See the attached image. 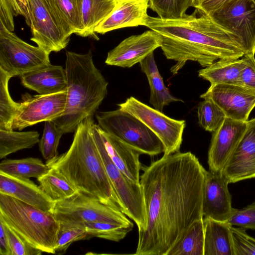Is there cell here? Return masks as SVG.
<instances>
[{
	"label": "cell",
	"instance_id": "obj_21",
	"mask_svg": "<svg viewBox=\"0 0 255 255\" xmlns=\"http://www.w3.org/2000/svg\"><path fill=\"white\" fill-rule=\"evenodd\" d=\"M22 84L39 95H49L67 90L65 69L51 63L23 74Z\"/></svg>",
	"mask_w": 255,
	"mask_h": 255
},
{
	"label": "cell",
	"instance_id": "obj_41",
	"mask_svg": "<svg viewBox=\"0 0 255 255\" xmlns=\"http://www.w3.org/2000/svg\"><path fill=\"white\" fill-rule=\"evenodd\" d=\"M18 15L21 12L15 0H0V26L13 32V17Z\"/></svg>",
	"mask_w": 255,
	"mask_h": 255
},
{
	"label": "cell",
	"instance_id": "obj_36",
	"mask_svg": "<svg viewBox=\"0 0 255 255\" xmlns=\"http://www.w3.org/2000/svg\"><path fill=\"white\" fill-rule=\"evenodd\" d=\"M192 0H149V7L163 19H177L184 16L191 6Z\"/></svg>",
	"mask_w": 255,
	"mask_h": 255
},
{
	"label": "cell",
	"instance_id": "obj_37",
	"mask_svg": "<svg viewBox=\"0 0 255 255\" xmlns=\"http://www.w3.org/2000/svg\"><path fill=\"white\" fill-rule=\"evenodd\" d=\"M87 239L84 226H68L60 224L55 247L56 253H65L74 242Z\"/></svg>",
	"mask_w": 255,
	"mask_h": 255
},
{
	"label": "cell",
	"instance_id": "obj_14",
	"mask_svg": "<svg viewBox=\"0 0 255 255\" xmlns=\"http://www.w3.org/2000/svg\"><path fill=\"white\" fill-rule=\"evenodd\" d=\"M200 98L211 100L226 117L239 121L247 122L255 107V93L238 85H211Z\"/></svg>",
	"mask_w": 255,
	"mask_h": 255
},
{
	"label": "cell",
	"instance_id": "obj_3",
	"mask_svg": "<svg viewBox=\"0 0 255 255\" xmlns=\"http://www.w3.org/2000/svg\"><path fill=\"white\" fill-rule=\"evenodd\" d=\"M94 123L92 116L83 120L74 132L69 149L46 164L58 170L77 191L120 209L93 137Z\"/></svg>",
	"mask_w": 255,
	"mask_h": 255
},
{
	"label": "cell",
	"instance_id": "obj_30",
	"mask_svg": "<svg viewBox=\"0 0 255 255\" xmlns=\"http://www.w3.org/2000/svg\"><path fill=\"white\" fill-rule=\"evenodd\" d=\"M37 131L0 129V159L20 150L31 148L39 142Z\"/></svg>",
	"mask_w": 255,
	"mask_h": 255
},
{
	"label": "cell",
	"instance_id": "obj_24",
	"mask_svg": "<svg viewBox=\"0 0 255 255\" xmlns=\"http://www.w3.org/2000/svg\"><path fill=\"white\" fill-rule=\"evenodd\" d=\"M141 71L147 77L150 93L149 103L153 108L162 112L165 106L182 100L172 96L164 85L156 64L153 52L150 53L140 63Z\"/></svg>",
	"mask_w": 255,
	"mask_h": 255
},
{
	"label": "cell",
	"instance_id": "obj_23",
	"mask_svg": "<svg viewBox=\"0 0 255 255\" xmlns=\"http://www.w3.org/2000/svg\"><path fill=\"white\" fill-rule=\"evenodd\" d=\"M204 255H234L231 226L226 222L203 218Z\"/></svg>",
	"mask_w": 255,
	"mask_h": 255
},
{
	"label": "cell",
	"instance_id": "obj_43",
	"mask_svg": "<svg viewBox=\"0 0 255 255\" xmlns=\"http://www.w3.org/2000/svg\"><path fill=\"white\" fill-rule=\"evenodd\" d=\"M231 0H192L191 6L209 16Z\"/></svg>",
	"mask_w": 255,
	"mask_h": 255
},
{
	"label": "cell",
	"instance_id": "obj_26",
	"mask_svg": "<svg viewBox=\"0 0 255 255\" xmlns=\"http://www.w3.org/2000/svg\"><path fill=\"white\" fill-rule=\"evenodd\" d=\"M246 66L243 57L236 59H219L198 71V76L209 81L211 85L217 84L239 85L242 70Z\"/></svg>",
	"mask_w": 255,
	"mask_h": 255
},
{
	"label": "cell",
	"instance_id": "obj_7",
	"mask_svg": "<svg viewBox=\"0 0 255 255\" xmlns=\"http://www.w3.org/2000/svg\"><path fill=\"white\" fill-rule=\"evenodd\" d=\"M52 214L60 224L68 226H85L87 223L97 222L132 223L120 209L79 191L56 202Z\"/></svg>",
	"mask_w": 255,
	"mask_h": 255
},
{
	"label": "cell",
	"instance_id": "obj_34",
	"mask_svg": "<svg viewBox=\"0 0 255 255\" xmlns=\"http://www.w3.org/2000/svg\"><path fill=\"white\" fill-rule=\"evenodd\" d=\"M198 123L205 130L215 131L222 124L226 116L214 102L204 99L197 108Z\"/></svg>",
	"mask_w": 255,
	"mask_h": 255
},
{
	"label": "cell",
	"instance_id": "obj_18",
	"mask_svg": "<svg viewBox=\"0 0 255 255\" xmlns=\"http://www.w3.org/2000/svg\"><path fill=\"white\" fill-rule=\"evenodd\" d=\"M229 183L221 173L207 171L203 191V218L227 222L234 208L228 189Z\"/></svg>",
	"mask_w": 255,
	"mask_h": 255
},
{
	"label": "cell",
	"instance_id": "obj_2",
	"mask_svg": "<svg viewBox=\"0 0 255 255\" xmlns=\"http://www.w3.org/2000/svg\"><path fill=\"white\" fill-rule=\"evenodd\" d=\"M144 26L159 35L166 59L176 62L170 69L173 74L188 61L205 67L219 59H236L244 55L233 35L196 9L177 19L148 16Z\"/></svg>",
	"mask_w": 255,
	"mask_h": 255
},
{
	"label": "cell",
	"instance_id": "obj_8",
	"mask_svg": "<svg viewBox=\"0 0 255 255\" xmlns=\"http://www.w3.org/2000/svg\"><path fill=\"white\" fill-rule=\"evenodd\" d=\"M92 133L120 210L135 222L138 232L144 231L147 225V214L140 183L129 179L112 161L105 148L100 127L95 123L92 126Z\"/></svg>",
	"mask_w": 255,
	"mask_h": 255
},
{
	"label": "cell",
	"instance_id": "obj_39",
	"mask_svg": "<svg viewBox=\"0 0 255 255\" xmlns=\"http://www.w3.org/2000/svg\"><path fill=\"white\" fill-rule=\"evenodd\" d=\"M4 224L11 255H39L42 254V251L30 245L9 226Z\"/></svg>",
	"mask_w": 255,
	"mask_h": 255
},
{
	"label": "cell",
	"instance_id": "obj_19",
	"mask_svg": "<svg viewBox=\"0 0 255 255\" xmlns=\"http://www.w3.org/2000/svg\"><path fill=\"white\" fill-rule=\"evenodd\" d=\"M0 193L52 213L55 202L29 178L0 172Z\"/></svg>",
	"mask_w": 255,
	"mask_h": 255
},
{
	"label": "cell",
	"instance_id": "obj_22",
	"mask_svg": "<svg viewBox=\"0 0 255 255\" xmlns=\"http://www.w3.org/2000/svg\"><path fill=\"white\" fill-rule=\"evenodd\" d=\"M100 131L105 148L114 163L129 179L140 183L141 166L139 157L141 153L106 133L100 127Z\"/></svg>",
	"mask_w": 255,
	"mask_h": 255
},
{
	"label": "cell",
	"instance_id": "obj_28",
	"mask_svg": "<svg viewBox=\"0 0 255 255\" xmlns=\"http://www.w3.org/2000/svg\"><path fill=\"white\" fill-rule=\"evenodd\" d=\"M203 219L195 221L166 255H204Z\"/></svg>",
	"mask_w": 255,
	"mask_h": 255
},
{
	"label": "cell",
	"instance_id": "obj_35",
	"mask_svg": "<svg viewBox=\"0 0 255 255\" xmlns=\"http://www.w3.org/2000/svg\"><path fill=\"white\" fill-rule=\"evenodd\" d=\"M64 134L53 121L45 122L42 136L38 143L39 150L46 161L58 156L60 140Z\"/></svg>",
	"mask_w": 255,
	"mask_h": 255
},
{
	"label": "cell",
	"instance_id": "obj_38",
	"mask_svg": "<svg viewBox=\"0 0 255 255\" xmlns=\"http://www.w3.org/2000/svg\"><path fill=\"white\" fill-rule=\"evenodd\" d=\"M231 229L234 255H255V239L240 227Z\"/></svg>",
	"mask_w": 255,
	"mask_h": 255
},
{
	"label": "cell",
	"instance_id": "obj_42",
	"mask_svg": "<svg viewBox=\"0 0 255 255\" xmlns=\"http://www.w3.org/2000/svg\"><path fill=\"white\" fill-rule=\"evenodd\" d=\"M243 58L246 62V66L241 73L239 85L255 93V55H245Z\"/></svg>",
	"mask_w": 255,
	"mask_h": 255
},
{
	"label": "cell",
	"instance_id": "obj_16",
	"mask_svg": "<svg viewBox=\"0 0 255 255\" xmlns=\"http://www.w3.org/2000/svg\"><path fill=\"white\" fill-rule=\"evenodd\" d=\"M160 46L159 35L152 30H147L123 40L108 53L105 63L110 66L130 68L139 63Z\"/></svg>",
	"mask_w": 255,
	"mask_h": 255
},
{
	"label": "cell",
	"instance_id": "obj_33",
	"mask_svg": "<svg viewBox=\"0 0 255 255\" xmlns=\"http://www.w3.org/2000/svg\"><path fill=\"white\" fill-rule=\"evenodd\" d=\"M87 239L98 237L119 242L123 239L133 227V223L121 224L108 222H91L85 224Z\"/></svg>",
	"mask_w": 255,
	"mask_h": 255
},
{
	"label": "cell",
	"instance_id": "obj_15",
	"mask_svg": "<svg viewBox=\"0 0 255 255\" xmlns=\"http://www.w3.org/2000/svg\"><path fill=\"white\" fill-rule=\"evenodd\" d=\"M221 173L229 183L255 178V118L247 121L245 131Z\"/></svg>",
	"mask_w": 255,
	"mask_h": 255
},
{
	"label": "cell",
	"instance_id": "obj_4",
	"mask_svg": "<svg viewBox=\"0 0 255 255\" xmlns=\"http://www.w3.org/2000/svg\"><path fill=\"white\" fill-rule=\"evenodd\" d=\"M65 70L67 97L66 108L52 120L64 132H75L78 125L96 113L108 94V83L94 64L92 53L67 51Z\"/></svg>",
	"mask_w": 255,
	"mask_h": 255
},
{
	"label": "cell",
	"instance_id": "obj_10",
	"mask_svg": "<svg viewBox=\"0 0 255 255\" xmlns=\"http://www.w3.org/2000/svg\"><path fill=\"white\" fill-rule=\"evenodd\" d=\"M118 106L139 120L159 138L164 146V155L179 151L186 127L185 120L171 118L133 97Z\"/></svg>",
	"mask_w": 255,
	"mask_h": 255
},
{
	"label": "cell",
	"instance_id": "obj_13",
	"mask_svg": "<svg viewBox=\"0 0 255 255\" xmlns=\"http://www.w3.org/2000/svg\"><path fill=\"white\" fill-rule=\"evenodd\" d=\"M31 18L30 40L47 52H58L68 44L70 38L60 30L46 0H28Z\"/></svg>",
	"mask_w": 255,
	"mask_h": 255
},
{
	"label": "cell",
	"instance_id": "obj_40",
	"mask_svg": "<svg viewBox=\"0 0 255 255\" xmlns=\"http://www.w3.org/2000/svg\"><path fill=\"white\" fill-rule=\"evenodd\" d=\"M226 222L232 226L255 230V202L242 209L234 208L232 215Z\"/></svg>",
	"mask_w": 255,
	"mask_h": 255
},
{
	"label": "cell",
	"instance_id": "obj_29",
	"mask_svg": "<svg viewBox=\"0 0 255 255\" xmlns=\"http://www.w3.org/2000/svg\"><path fill=\"white\" fill-rule=\"evenodd\" d=\"M50 168L42 161L34 157L19 159H5L0 163V172L26 178H40L47 173Z\"/></svg>",
	"mask_w": 255,
	"mask_h": 255
},
{
	"label": "cell",
	"instance_id": "obj_25",
	"mask_svg": "<svg viewBox=\"0 0 255 255\" xmlns=\"http://www.w3.org/2000/svg\"><path fill=\"white\" fill-rule=\"evenodd\" d=\"M62 33L68 38L82 29L81 0H46Z\"/></svg>",
	"mask_w": 255,
	"mask_h": 255
},
{
	"label": "cell",
	"instance_id": "obj_9",
	"mask_svg": "<svg viewBox=\"0 0 255 255\" xmlns=\"http://www.w3.org/2000/svg\"><path fill=\"white\" fill-rule=\"evenodd\" d=\"M49 54L0 26V69L12 77L50 63Z\"/></svg>",
	"mask_w": 255,
	"mask_h": 255
},
{
	"label": "cell",
	"instance_id": "obj_31",
	"mask_svg": "<svg viewBox=\"0 0 255 255\" xmlns=\"http://www.w3.org/2000/svg\"><path fill=\"white\" fill-rule=\"evenodd\" d=\"M39 187L53 201L57 202L74 194L77 190L56 169L37 179Z\"/></svg>",
	"mask_w": 255,
	"mask_h": 255
},
{
	"label": "cell",
	"instance_id": "obj_32",
	"mask_svg": "<svg viewBox=\"0 0 255 255\" xmlns=\"http://www.w3.org/2000/svg\"><path fill=\"white\" fill-rule=\"evenodd\" d=\"M12 76L0 69V129L11 130L20 103L13 100L8 90V82Z\"/></svg>",
	"mask_w": 255,
	"mask_h": 255
},
{
	"label": "cell",
	"instance_id": "obj_11",
	"mask_svg": "<svg viewBox=\"0 0 255 255\" xmlns=\"http://www.w3.org/2000/svg\"><path fill=\"white\" fill-rule=\"evenodd\" d=\"M209 17L234 36L244 55H255V0H231Z\"/></svg>",
	"mask_w": 255,
	"mask_h": 255
},
{
	"label": "cell",
	"instance_id": "obj_17",
	"mask_svg": "<svg viewBox=\"0 0 255 255\" xmlns=\"http://www.w3.org/2000/svg\"><path fill=\"white\" fill-rule=\"evenodd\" d=\"M247 127V122L226 117L222 124L213 132L208 152L209 171L221 173L237 145Z\"/></svg>",
	"mask_w": 255,
	"mask_h": 255
},
{
	"label": "cell",
	"instance_id": "obj_44",
	"mask_svg": "<svg viewBox=\"0 0 255 255\" xmlns=\"http://www.w3.org/2000/svg\"><path fill=\"white\" fill-rule=\"evenodd\" d=\"M0 255H11L5 225L0 219Z\"/></svg>",
	"mask_w": 255,
	"mask_h": 255
},
{
	"label": "cell",
	"instance_id": "obj_6",
	"mask_svg": "<svg viewBox=\"0 0 255 255\" xmlns=\"http://www.w3.org/2000/svg\"><path fill=\"white\" fill-rule=\"evenodd\" d=\"M98 125L106 133L150 156L164 152L159 138L139 120L119 108L95 113Z\"/></svg>",
	"mask_w": 255,
	"mask_h": 255
},
{
	"label": "cell",
	"instance_id": "obj_27",
	"mask_svg": "<svg viewBox=\"0 0 255 255\" xmlns=\"http://www.w3.org/2000/svg\"><path fill=\"white\" fill-rule=\"evenodd\" d=\"M117 0H81L82 29L79 36L99 40L96 28L113 11Z\"/></svg>",
	"mask_w": 255,
	"mask_h": 255
},
{
	"label": "cell",
	"instance_id": "obj_45",
	"mask_svg": "<svg viewBox=\"0 0 255 255\" xmlns=\"http://www.w3.org/2000/svg\"><path fill=\"white\" fill-rule=\"evenodd\" d=\"M15 1L20 9L21 15L24 17L27 24L30 27L31 18L28 0H15Z\"/></svg>",
	"mask_w": 255,
	"mask_h": 255
},
{
	"label": "cell",
	"instance_id": "obj_12",
	"mask_svg": "<svg viewBox=\"0 0 255 255\" xmlns=\"http://www.w3.org/2000/svg\"><path fill=\"white\" fill-rule=\"evenodd\" d=\"M67 97V90L49 95H23L13 120V129L21 130L61 116L65 110Z\"/></svg>",
	"mask_w": 255,
	"mask_h": 255
},
{
	"label": "cell",
	"instance_id": "obj_5",
	"mask_svg": "<svg viewBox=\"0 0 255 255\" xmlns=\"http://www.w3.org/2000/svg\"><path fill=\"white\" fill-rule=\"evenodd\" d=\"M0 219L33 247L56 253L60 224L52 213L0 193Z\"/></svg>",
	"mask_w": 255,
	"mask_h": 255
},
{
	"label": "cell",
	"instance_id": "obj_20",
	"mask_svg": "<svg viewBox=\"0 0 255 255\" xmlns=\"http://www.w3.org/2000/svg\"><path fill=\"white\" fill-rule=\"evenodd\" d=\"M149 0H117L109 15L96 28V33L104 34L113 30L144 25L149 15Z\"/></svg>",
	"mask_w": 255,
	"mask_h": 255
},
{
	"label": "cell",
	"instance_id": "obj_1",
	"mask_svg": "<svg viewBox=\"0 0 255 255\" xmlns=\"http://www.w3.org/2000/svg\"><path fill=\"white\" fill-rule=\"evenodd\" d=\"M140 176L147 214L136 255H166L196 221L203 219L207 170L188 151L164 155Z\"/></svg>",
	"mask_w": 255,
	"mask_h": 255
}]
</instances>
